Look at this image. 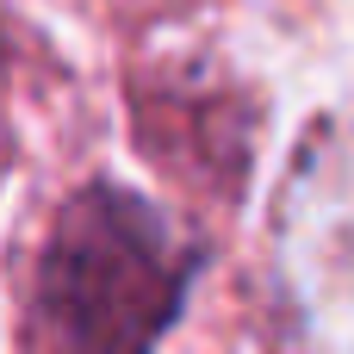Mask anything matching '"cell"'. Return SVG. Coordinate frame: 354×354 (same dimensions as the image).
Instances as JSON below:
<instances>
[{"label":"cell","instance_id":"cell-1","mask_svg":"<svg viewBox=\"0 0 354 354\" xmlns=\"http://www.w3.org/2000/svg\"><path fill=\"white\" fill-rule=\"evenodd\" d=\"M187 286V249L174 230L118 187L75 193L44 230L25 354H143L174 317Z\"/></svg>","mask_w":354,"mask_h":354}]
</instances>
